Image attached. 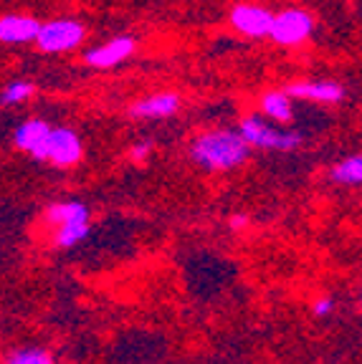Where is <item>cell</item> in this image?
Wrapping results in <instances>:
<instances>
[{"instance_id":"cell-15","label":"cell","mask_w":362,"mask_h":364,"mask_svg":"<svg viewBox=\"0 0 362 364\" xmlns=\"http://www.w3.org/2000/svg\"><path fill=\"white\" fill-rule=\"evenodd\" d=\"M3 364H58L51 349L46 347H18L6 357Z\"/></svg>"},{"instance_id":"cell-5","label":"cell","mask_w":362,"mask_h":364,"mask_svg":"<svg viewBox=\"0 0 362 364\" xmlns=\"http://www.w3.org/2000/svg\"><path fill=\"white\" fill-rule=\"evenodd\" d=\"M86 38V28L79 21L71 18H58V21L41 23L38 33H36V43L43 53H66L74 51L76 46Z\"/></svg>"},{"instance_id":"cell-3","label":"cell","mask_w":362,"mask_h":364,"mask_svg":"<svg viewBox=\"0 0 362 364\" xmlns=\"http://www.w3.org/2000/svg\"><path fill=\"white\" fill-rule=\"evenodd\" d=\"M31 154L41 162H51L56 167H74L84 157V144H81L79 134L74 129L51 127L48 134L41 139V144Z\"/></svg>"},{"instance_id":"cell-8","label":"cell","mask_w":362,"mask_h":364,"mask_svg":"<svg viewBox=\"0 0 362 364\" xmlns=\"http://www.w3.org/2000/svg\"><path fill=\"white\" fill-rule=\"evenodd\" d=\"M137 43L132 36H119V38H112L109 43L96 46V48H89L84 53V61L94 68H112L117 63L127 61V58L135 53Z\"/></svg>"},{"instance_id":"cell-6","label":"cell","mask_w":362,"mask_h":364,"mask_svg":"<svg viewBox=\"0 0 362 364\" xmlns=\"http://www.w3.org/2000/svg\"><path fill=\"white\" fill-rule=\"evenodd\" d=\"M311 31H314V18L306 11H301V8H289V11H281L279 16H274L269 36L279 46H289L291 48V46L304 43L311 36Z\"/></svg>"},{"instance_id":"cell-18","label":"cell","mask_w":362,"mask_h":364,"mask_svg":"<svg viewBox=\"0 0 362 364\" xmlns=\"http://www.w3.org/2000/svg\"><path fill=\"white\" fill-rule=\"evenodd\" d=\"M150 152H152V144L150 142H137L135 147L130 149V159L135 165H142V162H148Z\"/></svg>"},{"instance_id":"cell-17","label":"cell","mask_w":362,"mask_h":364,"mask_svg":"<svg viewBox=\"0 0 362 364\" xmlns=\"http://www.w3.org/2000/svg\"><path fill=\"white\" fill-rule=\"evenodd\" d=\"M334 309H337V301H334L332 296H317L314 301H311V314L317 318H327L334 314Z\"/></svg>"},{"instance_id":"cell-10","label":"cell","mask_w":362,"mask_h":364,"mask_svg":"<svg viewBox=\"0 0 362 364\" xmlns=\"http://www.w3.org/2000/svg\"><path fill=\"white\" fill-rule=\"evenodd\" d=\"M41 23L31 16H3L0 18V41L3 43H31L36 41Z\"/></svg>"},{"instance_id":"cell-2","label":"cell","mask_w":362,"mask_h":364,"mask_svg":"<svg viewBox=\"0 0 362 364\" xmlns=\"http://www.w3.org/2000/svg\"><path fill=\"white\" fill-rule=\"evenodd\" d=\"M43 225L48 230V240L56 250H71L89 235L91 210L81 200H61L46 208Z\"/></svg>"},{"instance_id":"cell-16","label":"cell","mask_w":362,"mask_h":364,"mask_svg":"<svg viewBox=\"0 0 362 364\" xmlns=\"http://www.w3.org/2000/svg\"><path fill=\"white\" fill-rule=\"evenodd\" d=\"M33 94V84L31 81H13L3 89L0 94V104H21Z\"/></svg>"},{"instance_id":"cell-19","label":"cell","mask_w":362,"mask_h":364,"mask_svg":"<svg viewBox=\"0 0 362 364\" xmlns=\"http://www.w3.org/2000/svg\"><path fill=\"white\" fill-rule=\"evenodd\" d=\"M246 225H249V215H244V213H236V215H231V220H228L231 230H244Z\"/></svg>"},{"instance_id":"cell-9","label":"cell","mask_w":362,"mask_h":364,"mask_svg":"<svg viewBox=\"0 0 362 364\" xmlns=\"http://www.w3.org/2000/svg\"><path fill=\"white\" fill-rule=\"evenodd\" d=\"M291 99H306L319 104H340L345 99V86L337 81H294L286 86Z\"/></svg>"},{"instance_id":"cell-11","label":"cell","mask_w":362,"mask_h":364,"mask_svg":"<svg viewBox=\"0 0 362 364\" xmlns=\"http://www.w3.org/2000/svg\"><path fill=\"white\" fill-rule=\"evenodd\" d=\"M177 109H180V97L167 91V94H152V97L137 102L132 107V114L142 119H162V117H172Z\"/></svg>"},{"instance_id":"cell-7","label":"cell","mask_w":362,"mask_h":364,"mask_svg":"<svg viewBox=\"0 0 362 364\" xmlns=\"http://www.w3.org/2000/svg\"><path fill=\"white\" fill-rule=\"evenodd\" d=\"M231 26L241 36H249V38H264L272 31L274 13L264 6H256V3H238L236 8L228 16Z\"/></svg>"},{"instance_id":"cell-4","label":"cell","mask_w":362,"mask_h":364,"mask_svg":"<svg viewBox=\"0 0 362 364\" xmlns=\"http://www.w3.org/2000/svg\"><path fill=\"white\" fill-rule=\"evenodd\" d=\"M238 134L244 136L246 144L256 149H272V152H291V149L301 147V134L299 132H281L279 127L269 124L267 119H261L256 114H249L241 119V129Z\"/></svg>"},{"instance_id":"cell-13","label":"cell","mask_w":362,"mask_h":364,"mask_svg":"<svg viewBox=\"0 0 362 364\" xmlns=\"http://www.w3.org/2000/svg\"><path fill=\"white\" fill-rule=\"evenodd\" d=\"M48 129H51V124H48V122H43V119H29V122H23V124L16 129V136H13V142H16L18 149H23V152L31 154L41 144V139H43V136L48 134Z\"/></svg>"},{"instance_id":"cell-12","label":"cell","mask_w":362,"mask_h":364,"mask_svg":"<svg viewBox=\"0 0 362 364\" xmlns=\"http://www.w3.org/2000/svg\"><path fill=\"white\" fill-rule=\"evenodd\" d=\"M261 109L276 124H286L294 119V107H291V97L286 91H267L261 97Z\"/></svg>"},{"instance_id":"cell-14","label":"cell","mask_w":362,"mask_h":364,"mask_svg":"<svg viewBox=\"0 0 362 364\" xmlns=\"http://www.w3.org/2000/svg\"><path fill=\"white\" fill-rule=\"evenodd\" d=\"M332 182L337 185H347V188H357L362 182V157L360 154H350V157L340 159L332 167Z\"/></svg>"},{"instance_id":"cell-1","label":"cell","mask_w":362,"mask_h":364,"mask_svg":"<svg viewBox=\"0 0 362 364\" xmlns=\"http://www.w3.org/2000/svg\"><path fill=\"white\" fill-rule=\"evenodd\" d=\"M251 147L233 129L203 132L190 142V159L208 172H231L249 159Z\"/></svg>"}]
</instances>
